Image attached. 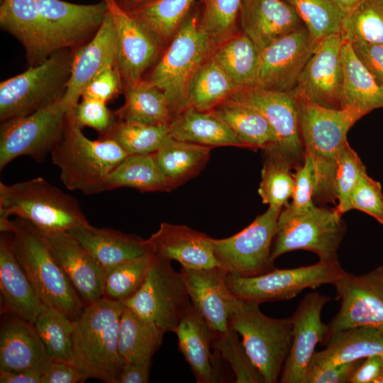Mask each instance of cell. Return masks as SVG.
I'll use <instances>...</instances> for the list:
<instances>
[{
  "instance_id": "cell-1",
  "label": "cell",
  "mask_w": 383,
  "mask_h": 383,
  "mask_svg": "<svg viewBox=\"0 0 383 383\" xmlns=\"http://www.w3.org/2000/svg\"><path fill=\"white\" fill-rule=\"evenodd\" d=\"M296 98L304 154L310 157L313 167V201L318 206L335 204V179L338 158L348 143L349 129L365 115L354 108L332 109Z\"/></svg>"
},
{
  "instance_id": "cell-2",
  "label": "cell",
  "mask_w": 383,
  "mask_h": 383,
  "mask_svg": "<svg viewBox=\"0 0 383 383\" xmlns=\"http://www.w3.org/2000/svg\"><path fill=\"white\" fill-rule=\"evenodd\" d=\"M122 301L102 297L84 306L73 323L70 363L86 379L118 383L124 362L118 352Z\"/></svg>"
},
{
  "instance_id": "cell-3",
  "label": "cell",
  "mask_w": 383,
  "mask_h": 383,
  "mask_svg": "<svg viewBox=\"0 0 383 383\" xmlns=\"http://www.w3.org/2000/svg\"><path fill=\"white\" fill-rule=\"evenodd\" d=\"M11 224L12 249L41 302L76 320L85 304L53 256L44 231L21 217Z\"/></svg>"
},
{
  "instance_id": "cell-4",
  "label": "cell",
  "mask_w": 383,
  "mask_h": 383,
  "mask_svg": "<svg viewBox=\"0 0 383 383\" xmlns=\"http://www.w3.org/2000/svg\"><path fill=\"white\" fill-rule=\"evenodd\" d=\"M70 113L65 131L50 152L60 170L62 182L69 190L94 195L106 190L111 172L128 155L114 140L87 138Z\"/></svg>"
},
{
  "instance_id": "cell-5",
  "label": "cell",
  "mask_w": 383,
  "mask_h": 383,
  "mask_svg": "<svg viewBox=\"0 0 383 383\" xmlns=\"http://www.w3.org/2000/svg\"><path fill=\"white\" fill-rule=\"evenodd\" d=\"M25 218L44 231H67L89 223L78 201L43 177L0 182V218Z\"/></svg>"
},
{
  "instance_id": "cell-6",
  "label": "cell",
  "mask_w": 383,
  "mask_h": 383,
  "mask_svg": "<svg viewBox=\"0 0 383 383\" xmlns=\"http://www.w3.org/2000/svg\"><path fill=\"white\" fill-rule=\"evenodd\" d=\"M199 16L189 12L146 79L164 92L173 118L189 106V83L216 48L199 29Z\"/></svg>"
},
{
  "instance_id": "cell-7",
  "label": "cell",
  "mask_w": 383,
  "mask_h": 383,
  "mask_svg": "<svg viewBox=\"0 0 383 383\" xmlns=\"http://www.w3.org/2000/svg\"><path fill=\"white\" fill-rule=\"evenodd\" d=\"M260 304L235 296L231 326L242 336L243 345L265 383L279 382L292 342V317L273 318L260 310Z\"/></svg>"
},
{
  "instance_id": "cell-8",
  "label": "cell",
  "mask_w": 383,
  "mask_h": 383,
  "mask_svg": "<svg viewBox=\"0 0 383 383\" xmlns=\"http://www.w3.org/2000/svg\"><path fill=\"white\" fill-rule=\"evenodd\" d=\"M342 214L335 208L316 204L296 209L289 204L279 213L271 260L294 250L317 255L319 260L336 262L338 250L345 234Z\"/></svg>"
},
{
  "instance_id": "cell-9",
  "label": "cell",
  "mask_w": 383,
  "mask_h": 383,
  "mask_svg": "<svg viewBox=\"0 0 383 383\" xmlns=\"http://www.w3.org/2000/svg\"><path fill=\"white\" fill-rule=\"evenodd\" d=\"M60 50L0 84V120L29 115L60 100L70 74L73 55Z\"/></svg>"
},
{
  "instance_id": "cell-10",
  "label": "cell",
  "mask_w": 383,
  "mask_h": 383,
  "mask_svg": "<svg viewBox=\"0 0 383 383\" xmlns=\"http://www.w3.org/2000/svg\"><path fill=\"white\" fill-rule=\"evenodd\" d=\"M190 301L182 277L173 270L171 261L152 255L142 285L122 303L165 333L174 332L192 305Z\"/></svg>"
},
{
  "instance_id": "cell-11",
  "label": "cell",
  "mask_w": 383,
  "mask_h": 383,
  "mask_svg": "<svg viewBox=\"0 0 383 383\" xmlns=\"http://www.w3.org/2000/svg\"><path fill=\"white\" fill-rule=\"evenodd\" d=\"M73 111L60 99L29 115L2 121L0 170L23 155L42 162L62 137Z\"/></svg>"
},
{
  "instance_id": "cell-12",
  "label": "cell",
  "mask_w": 383,
  "mask_h": 383,
  "mask_svg": "<svg viewBox=\"0 0 383 383\" xmlns=\"http://www.w3.org/2000/svg\"><path fill=\"white\" fill-rule=\"evenodd\" d=\"M344 272L338 261L318 262L292 269L274 270L257 276L226 274L231 294L240 299L261 304L289 300L306 288L333 284Z\"/></svg>"
},
{
  "instance_id": "cell-13",
  "label": "cell",
  "mask_w": 383,
  "mask_h": 383,
  "mask_svg": "<svg viewBox=\"0 0 383 383\" xmlns=\"http://www.w3.org/2000/svg\"><path fill=\"white\" fill-rule=\"evenodd\" d=\"M280 211L269 206L237 234L223 239L211 238L213 255L219 266L242 277L257 276L274 270L272 244Z\"/></svg>"
},
{
  "instance_id": "cell-14",
  "label": "cell",
  "mask_w": 383,
  "mask_h": 383,
  "mask_svg": "<svg viewBox=\"0 0 383 383\" xmlns=\"http://www.w3.org/2000/svg\"><path fill=\"white\" fill-rule=\"evenodd\" d=\"M333 285L340 307L327 324L324 344L333 333L355 327H370L383 333V266L362 275L344 271Z\"/></svg>"
},
{
  "instance_id": "cell-15",
  "label": "cell",
  "mask_w": 383,
  "mask_h": 383,
  "mask_svg": "<svg viewBox=\"0 0 383 383\" xmlns=\"http://www.w3.org/2000/svg\"><path fill=\"white\" fill-rule=\"evenodd\" d=\"M226 99L251 106L266 118L278 139L277 149L266 152L280 154L296 167L303 163L305 152L299 131L297 101L292 91H272L255 86L238 89Z\"/></svg>"
},
{
  "instance_id": "cell-16",
  "label": "cell",
  "mask_w": 383,
  "mask_h": 383,
  "mask_svg": "<svg viewBox=\"0 0 383 383\" xmlns=\"http://www.w3.org/2000/svg\"><path fill=\"white\" fill-rule=\"evenodd\" d=\"M344 43L340 33L329 35L316 44L292 91L296 96L323 107L341 109Z\"/></svg>"
},
{
  "instance_id": "cell-17",
  "label": "cell",
  "mask_w": 383,
  "mask_h": 383,
  "mask_svg": "<svg viewBox=\"0 0 383 383\" xmlns=\"http://www.w3.org/2000/svg\"><path fill=\"white\" fill-rule=\"evenodd\" d=\"M51 55L73 48L94 35L101 27L109 6L104 0L82 5L61 0H36Z\"/></svg>"
},
{
  "instance_id": "cell-18",
  "label": "cell",
  "mask_w": 383,
  "mask_h": 383,
  "mask_svg": "<svg viewBox=\"0 0 383 383\" xmlns=\"http://www.w3.org/2000/svg\"><path fill=\"white\" fill-rule=\"evenodd\" d=\"M316 44L304 26L267 46L260 54L256 87L292 91Z\"/></svg>"
},
{
  "instance_id": "cell-19",
  "label": "cell",
  "mask_w": 383,
  "mask_h": 383,
  "mask_svg": "<svg viewBox=\"0 0 383 383\" xmlns=\"http://www.w3.org/2000/svg\"><path fill=\"white\" fill-rule=\"evenodd\" d=\"M331 300L318 292L308 293L300 301L292 320V342L279 382L306 383L310 362L318 343H324L328 326L321 321L323 306Z\"/></svg>"
},
{
  "instance_id": "cell-20",
  "label": "cell",
  "mask_w": 383,
  "mask_h": 383,
  "mask_svg": "<svg viewBox=\"0 0 383 383\" xmlns=\"http://www.w3.org/2000/svg\"><path fill=\"white\" fill-rule=\"evenodd\" d=\"M116 29V67L126 87L143 79L162 45L116 0H104Z\"/></svg>"
},
{
  "instance_id": "cell-21",
  "label": "cell",
  "mask_w": 383,
  "mask_h": 383,
  "mask_svg": "<svg viewBox=\"0 0 383 383\" xmlns=\"http://www.w3.org/2000/svg\"><path fill=\"white\" fill-rule=\"evenodd\" d=\"M228 272L221 267H182L179 271L192 304L206 322L212 338L225 334L231 328L229 316L235 296L226 284Z\"/></svg>"
},
{
  "instance_id": "cell-22",
  "label": "cell",
  "mask_w": 383,
  "mask_h": 383,
  "mask_svg": "<svg viewBox=\"0 0 383 383\" xmlns=\"http://www.w3.org/2000/svg\"><path fill=\"white\" fill-rule=\"evenodd\" d=\"M44 233L53 256L85 306L102 298L104 267L67 231Z\"/></svg>"
},
{
  "instance_id": "cell-23",
  "label": "cell",
  "mask_w": 383,
  "mask_h": 383,
  "mask_svg": "<svg viewBox=\"0 0 383 383\" xmlns=\"http://www.w3.org/2000/svg\"><path fill=\"white\" fill-rule=\"evenodd\" d=\"M116 65V29L109 11L88 43L72 55L70 74L62 103L74 110L86 86L104 69Z\"/></svg>"
},
{
  "instance_id": "cell-24",
  "label": "cell",
  "mask_w": 383,
  "mask_h": 383,
  "mask_svg": "<svg viewBox=\"0 0 383 383\" xmlns=\"http://www.w3.org/2000/svg\"><path fill=\"white\" fill-rule=\"evenodd\" d=\"M211 238L186 226L162 223L145 241L149 251L156 257L175 260L184 268L209 269L220 267Z\"/></svg>"
},
{
  "instance_id": "cell-25",
  "label": "cell",
  "mask_w": 383,
  "mask_h": 383,
  "mask_svg": "<svg viewBox=\"0 0 383 383\" xmlns=\"http://www.w3.org/2000/svg\"><path fill=\"white\" fill-rule=\"evenodd\" d=\"M238 23L242 33L260 52L304 26L296 11L285 0H243Z\"/></svg>"
},
{
  "instance_id": "cell-26",
  "label": "cell",
  "mask_w": 383,
  "mask_h": 383,
  "mask_svg": "<svg viewBox=\"0 0 383 383\" xmlns=\"http://www.w3.org/2000/svg\"><path fill=\"white\" fill-rule=\"evenodd\" d=\"M179 350L189 363L198 383L226 382L223 358L216 350L211 352L212 334L206 322L192 305L174 331Z\"/></svg>"
},
{
  "instance_id": "cell-27",
  "label": "cell",
  "mask_w": 383,
  "mask_h": 383,
  "mask_svg": "<svg viewBox=\"0 0 383 383\" xmlns=\"http://www.w3.org/2000/svg\"><path fill=\"white\" fill-rule=\"evenodd\" d=\"M52 360L32 323L15 316L0 329V372L32 371L44 374Z\"/></svg>"
},
{
  "instance_id": "cell-28",
  "label": "cell",
  "mask_w": 383,
  "mask_h": 383,
  "mask_svg": "<svg viewBox=\"0 0 383 383\" xmlns=\"http://www.w3.org/2000/svg\"><path fill=\"white\" fill-rule=\"evenodd\" d=\"M0 290L4 309L33 324L43 303L18 263L6 233L0 238Z\"/></svg>"
},
{
  "instance_id": "cell-29",
  "label": "cell",
  "mask_w": 383,
  "mask_h": 383,
  "mask_svg": "<svg viewBox=\"0 0 383 383\" xmlns=\"http://www.w3.org/2000/svg\"><path fill=\"white\" fill-rule=\"evenodd\" d=\"M0 24L23 45L31 65L51 55L36 0H2Z\"/></svg>"
},
{
  "instance_id": "cell-30",
  "label": "cell",
  "mask_w": 383,
  "mask_h": 383,
  "mask_svg": "<svg viewBox=\"0 0 383 383\" xmlns=\"http://www.w3.org/2000/svg\"><path fill=\"white\" fill-rule=\"evenodd\" d=\"M326 344L324 350L313 354L307 375L328 367L383 355V333L370 327L340 331L331 335Z\"/></svg>"
},
{
  "instance_id": "cell-31",
  "label": "cell",
  "mask_w": 383,
  "mask_h": 383,
  "mask_svg": "<svg viewBox=\"0 0 383 383\" xmlns=\"http://www.w3.org/2000/svg\"><path fill=\"white\" fill-rule=\"evenodd\" d=\"M105 268L139 257L149 249L145 240L89 223L67 231Z\"/></svg>"
},
{
  "instance_id": "cell-32",
  "label": "cell",
  "mask_w": 383,
  "mask_h": 383,
  "mask_svg": "<svg viewBox=\"0 0 383 383\" xmlns=\"http://www.w3.org/2000/svg\"><path fill=\"white\" fill-rule=\"evenodd\" d=\"M211 111L228 126L245 148L263 151L277 149L276 133L266 118L255 109L226 99Z\"/></svg>"
},
{
  "instance_id": "cell-33",
  "label": "cell",
  "mask_w": 383,
  "mask_h": 383,
  "mask_svg": "<svg viewBox=\"0 0 383 383\" xmlns=\"http://www.w3.org/2000/svg\"><path fill=\"white\" fill-rule=\"evenodd\" d=\"M170 134L175 140L209 146L245 148L228 126L213 112L189 106L170 123Z\"/></svg>"
},
{
  "instance_id": "cell-34",
  "label": "cell",
  "mask_w": 383,
  "mask_h": 383,
  "mask_svg": "<svg viewBox=\"0 0 383 383\" xmlns=\"http://www.w3.org/2000/svg\"><path fill=\"white\" fill-rule=\"evenodd\" d=\"M343 82L341 109L354 108L364 115L383 108V87L360 61L350 43L345 42L341 52Z\"/></svg>"
},
{
  "instance_id": "cell-35",
  "label": "cell",
  "mask_w": 383,
  "mask_h": 383,
  "mask_svg": "<svg viewBox=\"0 0 383 383\" xmlns=\"http://www.w3.org/2000/svg\"><path fill=\"white\" fill-rule=\"evenodd\" d=\"M212 148L171 137L154 155L160 170L173 189L203 170Z\"/></svg>"
},
{
  "instance_id": "cell-36",
  "label": "cell",
  "mask_w": 383,
  "mask_h": 383,
  "mask_svg": "<svg viewBox=\"0 0 383 383\" xmlns=\"http://www.w3.org/2000/svg\"><path fill=\"white\" fill-rule=\"evenodd\" d=\"M116 113L119 121L143 124H170L173 120L164 92L143 79L126 87L125 104Z\"/></svg>"
},
{
  "instance_id": "cell-37",
  "label": "cell",
  "mask_w": 383,
  "mask_h": 383,
  "mask_svg": "<svg viewBox=\"0 0 383 383\" xmlns=\"http://www.w3.org/2000/svg\"><path fill=\"white\" fill-rule=\"evenodd\" d=\"M260 52L243 33L218 45L211 56L239 89L256 86Z\"/></svg>"
},
{
  "instance_id": "cell-38",
  "label": "cell",
  "mask_w": 383,
  "mask_h": 383,
  "mask_svg": "<svg viewBox=\"0 0 383 383\" xmlns=\"http://www.w3.org/2000/svg\"><path fill=\"white\" fill-rule=\"evenodd\" d=\"M164 333L128 308L121 314L118 352L124 363L151 360L162 343Z\"/></svg>"
},
{
  "instance_id": "cell-39",
  "label": "cell",
  "mask_w": 383,
  "mask_h": 383,
  "mask_svg": "<svg viewBox=\"0 0 383 383\" xmlns=\"http://www.w3.org/2000/svg\"><path fill=\"white\" fill-rule=\"evenodd\" d=\"M196 1L148 0L127 11L164 45L171 41Z\"/></svg>"
},
{
  "instance_id": "cell-40",
  "label": "cell",
  "mask_w": 383,
  "mask_h": 383,
  "mask_svg": "<svg viewBox=\"0 0 383 383\" xmlns=\"http://www.w3.org/2000/svg\"><path fill=\"white\" fill-rule=\"evenodd\" d=\"M154 154L128 155L109 174L106 190L131 187L142 192L171 191Z\"/></svg>"
},
{
  "instance_id": "cell-41",
  "label": "cell",
  "mask_w": 383,
  "mask_h": 383,
  "mask_svg": "<svg viewBox=\"0 0 383 383\" xmlns=\"http://www.w3.org/2000/svg\"><path fill=\"white\" fill-rule=\"evenodd\" d=\"M238 89L211 55L189 83V104L197 110L209 111Z\"/></svg>"
},
{
  "instance_id": "cell-42",
  "label": "cell",
  "mask_w": 383,
  "mask_h": 383,
  "mask_svg": "<svg viewBox=\"0 0 383 383\" xmlns=\"http://www.w3.org/2000/svg\"><path fill=\"white\" fill-rule=\"evenodd\" d=\"M33 326L52 361L70 363L72 321L60 310L43 304Z\"/></svg>"
},
{
  "instance_id": "cell-43",
  "label": "cell",
  "mask_w": 383,
  "mask_h": 383,
  "mask_svg": "<svg viewBox=\"0 0 383 383\" xmlns=\"http://www.w3.org/2000/svg\"><path fill=\"white\" fill-rule=\"evenodd\" d=\"M265 160L258 189L263 204L282 210L292 198L294 187L292 170L296 167L275 152H264Z\"/></svg>"
},
{
  "instance_id": "cell-44",
  "label": "cell",
  "mask_w": 383,
  "mask_h": 383,
  "mask_svg": "<svg viewBox=\"0 0 383 383\" xmlns=\"http://www.w3.org/2000/svg\"><path fill=\"white\" fill-rule=\"evenodd\" d=\"M171 137L170 124L118 121L105 138L114 140L128 155H148L155 153Z\"/></svg>"
},
{
  "instance_id": "cell-45",
  "label": "cell",
  "mask_w": 383,
  "mask_h": 383,
  "mask_svg": "<svg viewBox=\"0 0 383 383\" xmlns=\"http://www.w3.org/2000/svg\"><path fill=\"white\" fill-rule=\"evenodd\" d=\"M341 35L350 43L383 44V0H363L345 16Z\"/></svg>"
},
{
  "instance_id": "cell-46",
  "label": "cell",
  "mask_w": 383,
  "mask_h": 383,
  "mask_svg": "<svg viewBox=\"0 0 383 383\" xmlns=\"http://www.w3.org/2000/svg\"><path fill=\"white\" fill-rule=\"evenodd\" d=\"M296 11L312 39L318 43L342 30L345 15L330 0H285Z\"/></svg>"
},
{
  "instance_id": "cell-47",
  "label": "cell",
  "mask_w": 383,
  "mask_h": 383,
  "mask_svg": "<svg viewBox=\"0 0 383 383\" xmlns=\"http://www.w3.org/2000/svg\"><path fill=\"white\" fill-rule=\"evenodd\" d=\"M152 254L105 268L104 296L123 301L131 297L140 287L146 277Z\"/></svg>"
},
{
  "instance_id": "cell-48",
  "label": "cell",
  "mask_w": 383,
  "mask_h": 383,
  "mask_svg": "<svg viewBox=\"0 0 383 383\" xmlns=\"http://www.w3.org/2000/svg\"><path fill=\"white\" fill-rule=\"evenodd\" d=\"M213 348L228 362L236 383H265L259 370L248 357L238 333L231 326L225 334L212 338Z\"/></svg>"
},
{
  "instance_id": "cell-49",
  "label": "cell",
  "mask_w": 383,
  "mask_h": 383,
  "mask_svg": "<svg viewBox=\"0 0 383 383\" xmlns=\"http://www.w3.org/2000/svg\"><path fill=\"white\" fill-rule=\"evenodd\" d=\"M365 172H367L365 166L347 143L339 156L335 179V193L338 201L335 208L342 215L352 209V192Z\"/></svg>"
},
{
  "instance_id": "cell-50",
  "label": "cell",
  "mask_w": 383,
  "mask_h": 383,
  "mask_svg": "<svg viewBox=\"0 0 383 383\" xmlns=\"http://www.w3.org/2000/svg\"><path fill=\"white\" fill-rule=\"evenodd\" d=\"M82 99L72 113L74 122L82 129L85 126L94 128L99 133V138H105L119 121L116 113L111 112L104 101Z\"/></svg>"
},
{
  "instance_id": "cell-51",
  "label": "cell",
  "mask_w": 383,
  "mask_h": 383,
  "mask_svg": "<svg viewBox=\"0 0 383 383\" xmlns=\"http://www.w3.org/2000/svg\"><path fill=\"white\" fill-rule=\"evenodd\" d=\"M352 209L362 211L383 224V194L381 184L365 172L360 177L350 198Z\"/></svg>"
},
{
  "instance_id": "cell-52",
  "label": "cell",
  "mask_w": 383,
  "mask_h": 383,
  "mask_svg": "<svg viewBox=\"0 0 383 383\" xmlns=\"http://www.w3.org/2000/svg\"><path fill=\"white\" fill-rule=\"evenodd\" d=\"M293 177V192L289 204L296 209H304L314 204V172L312 161L308 155L304 154V162L295 168Z\"/></svg>"
},
{
  "instance_id": "cell-53",
  "label": "cell",
  "mask_w": 383,
  "mask_h": 383,
  "mask_svg": "<svg viewBox=\"0 0 383 383\" xmlns=\"http://www.w3.org/2000/svg\"><path fill=\"white\" fill-rule=\"evenodd\" d=\"M122 79L115 66L109 67L96 75L84 88L81 98L107 102L118 94Z\"/></svg>"
},
{
  "instance_id": "cell-54",
  "label": "cell",
  "mask_w": 383,
  "mask_h": 383,
  "mask_svg": "<svg viewBox=\"0 0 383 383\" xmlns=\"http://www.w3.org/2000/svg\"><path fill=\"white\" fill-rule=\"evenodd\" d=\"M355 54L376 82L383 87V44L350 43Z\"/></svg>"
},
{
  "instance_id": "cell-55",
  "label": "cell",
  "mask_w": 383,
  "mask_h": 383,
  "mask_svg": "<svg viewBox=\"0 0 383 383\" xmlns=\"http://www.w3.org/2000/svg\"><path fill=\"white\" fill-rule=\"evenodd\" d=\"M339 364L308 374L306 383H348L362 360Z\"/></svg>"
},
{
  "instance_id": "cell-56",
  "label": "cell",
  "mask_w": 383,
  "mask_h": 383,
  "mask_svg": "<svg viewBox=\"0 0 383 383\" xmlns=\"http://www.w3.org/2000/svg\"><path fill=\"white\" fill-rule=\"evenodd\" d=\"M84 377L71 363L52 361L47 371L42 374L41 383L84 382Z\"/></svg>"
},
{
  "instance_id": "cell-57",
  "label": "cell",
  "mask_w": 383,
  "mask_h": 383,
  "mask_svg": "<svg viewBox=\"0 0 383 383\" xmlns=\"http://www.w3.org/2000/svg\"><path fill=\"white\" fill-rule=\"evenodd\" d=\"M383 365V355H376L363 359L355 371L351 383H374Z\"/></svg>"
},
{
  "instance_id": "cell-58",
  "label": "cell",
  "mask_w": 383,
  "mask_h": 383,
  "mask_svg": "<svg viewBox=\"0 0 383 383\" xmlns=\"http://www.w3.org/2000/svg\"><path fill=\"white\" fill-rule=\"evenodd\" d=\"M151 360L125 363L118 383H147L149 382Z\"/></svg>"
},
{
  "instance_id": "cell-59",
  "label": "cell",
  "mask_w": 383,
  "mask_h": 383,
  "mask_svg": "<svg viewBox=\"0 0 383 383\" xmlns=\"http://www.w3.org/2000/svg\"><path fill=\"white\" fill-rule=\"evenodd\" d=\"M42 374L32 371L0 372L1 383H41Z\"/></svg>"
},
{
  "instance_id": "cell-60",
  "label": "cell",
  "mask_w": 383,
  "mask_h": 383,
  "mask_svg": "<svg viewBox=\"0 0 383 383\" xmlns=\"http://www.w3.org/2000/svg\"><path fill=\"white\" fill-rule=\"evenodd\" d=\"M345 16L354 11L363 0H330Z\"/></svg>"
},
{
  "instance_id": "cell-61",
  "label": "cell",
  "mask_w": 383,
  "mask_h": 383,
  "mask_svg": "<svg viewBox=\"0 0 383 383\" xmlns=\"http://www.w3.org/2000/svg\"><path fill=\"white\" fill-rule=\"evenodd\" d=\"M148 0H122V3L118 4L125 10L128 11Z\"/></svg>"
},
{
  "instance_id": "cell-62",
  "label": "cell",
  "mask_w": 383,
  "mask_h": 383,
  "mask_svg": "<svg viewBox=\"0 0 383 383\" xmlns=\"http://www.w3.org/2000/svg\"><path fill=\"white\" fill-rule=\"evenodd\" d=\"M374 383H383V365H382V368L380 372V374L378 376Z\"/></svg>"
}]
</instances>
